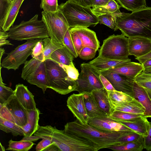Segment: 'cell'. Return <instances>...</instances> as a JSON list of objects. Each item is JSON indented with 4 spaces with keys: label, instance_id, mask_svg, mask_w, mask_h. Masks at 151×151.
I'll list each match as a JSON object with an SVG mask.
<instances>
[{
    "label": "cell",
    "instance_id": "obj_1",
    "mask_svg": "<svg viewBox=\"0 0 151 151\" xmlns=\"http://www.w3.org/2000/svg\"><path fill=\"white\" fill-rule=\"evenodd\" d=\"M64 130L68 133L88 140L94 145L98 150L119 144V139L129 130L105 132L100 131L88 123L83 124L77 119L67 123L64 126Z\"/></svg>",
    "mask_w": 151,
    "mask_h": 151
},
{
    "label": "cell",
    "instance_id": "obj_2",
    "mask_svg": "<svg viewBox=\"0 0 151 151\" xmlns=\"http://www.w3.org/2000/svg\"><path fill=\"white\" fill-rule=\"evenodd\" d=\"M116 19L118 29L126 37L139 36L151 40V7L131 13L116 14Z\"/></svg>",
    "mask_w": 151,
    "mask_h": 151
},
{
    "label": "cell",
    "instance_id": "obj_3",
    "mask_svg": "<svg viewBox=\"0 0 151 151\" xmlns=\"http://www.w3.org/2000/svg\"><path fill=\"white\" fill-rule=\"evenodd\" d=\"M58 9L66 18L69 27H95L99 23L97 17L91 7H86L67 1L59 5Z\"/></svg>",
    "mask_w": 151,
    "mask_h": 151
},
{
    "label": "cell",
    "instance_id": "obj_4",
    "mask_svg": "<svg viewBox=\"0 0 151 151\" xmlns=\"http://www.w3.org/2000/svg\"><path fill=\"white\" fill-rule=\"evenodd\" d=\"M48 81V88L62 94L66 95L76 91L77 87L76 81L68 75L60 64L50 59L45 60Z\"/></svg>",
    "mask_w": 151,
    "mask_h": 151
},
{
    "label": "cell",
    "instance_id": "obj_5",
    "mask_svg": "<svg viewBox=\"0 0 151 151\" xmlns=\"http://www.w3.org/2000/svg\"><path fill=\"white\" fill-rule=\"evenodd\" d=\"M36 14L27 21H22L17 25H12L8 32L9 37L17 41L43 39L49 37L43 21L38 19Z\"/></svg>",
    "mask_w": 151,
    "mask_h": 151
},
{
    "label": "cell",
    "instance_id": "obj_6",
    "mask_svg": "<svg viewBox=\"0 0 151 151\" xmlns=\"http://www.w3.org/2000/svg\"><path fill=\"white\" fill-rule=\"evenodd\" d=\"M129 55L128 38L122 34L109 36L103 40L98 56L116 60L125 59Z\"/></svg>",
    "mask_w": 151,
    "mask_h": 151
},
{
    "label": "cell",
    "instance_id": "obj_7",
    "mask_svg": "<svg viewBox=\"0 0 151 151\" xmlns=\"http://www.w3.org/2000/svg\"><path fill=\"white\" fill-rule=\"evenodd\" d=\"M42 19L45 24L49 37L54 42L63 43L64 36L70 28L65 17L58 9L55 12H42Z\"/></svg>",
    "mask_w": 151,
    "mask_h": 151
},
{
    "label": "cell",
    "instance_id": "obj_8",
    "mask_svg": "<svg viewBox=\"0 0 151 151\" xmlns=\"http://www.w3.org/2000/svg\"><path fill=\"white\" fill-rule=\"evenodd\" d=\"M41 39L27 40L25 43L18 45L14 50L7 53V55L0 63L2 68L8 70H14L24 64L28 57L31 55L32 50L37 43Z\"/></svg>",
    "mask_w": 151,
    "mask_h": 151
},
{
    "label": "cell",
    "instance_id": "obj_9",
    "mask_svg": "<svg viewBox=\"0 0 151 151\" xmlns=\"http://www.w3.org/2000/svg\"><path fill=\"white\" fill-rule=\"evenodd\" d=\"M80 67L81 72L76 80L77 87L76 91L81 93L104 88L97 70L89 63H83Z\"/></svg>",
    "mask_w": 151,
    "mask_h": 151
},
{
    "label": "cell",
    "instance_id": "obj_10",
    "mask_svg": "<svg viewBox=\"0 0 151 151\" xmlns=\"http://www.w3.org/2000/svg\"><path fill=\"white\" fill-rule=\"evenodd\" d=\"M27 109L20 103L14 95L4 104H0V116L21 127L28 121Z\"/></svg>",
    "mask_w": 151,
    "mask_h": 151
},
{
    "label": "cell",
    "instance_id": "obj_11",
    "mask_svg": "<svg viewBox=\"0 0 151 151\" xmlns=\"http://www.w3.org/2000/svg\"><path fill=\"white\" fill-rule=\"evenodd\" d=\"M98 71L106 78L115 89L133 97V87L134 80L124 75L107 70Z\"/></svg>",
    "mask_w": 151,
    "mask_h": 151
},
{
    "label": "cell",
    "instance_id": "obj_12",
    "mask_svg": "<svg viewBox=\"0 0 151 151\" xmlns=\"http://www.w3.org/2000/svg\"><path fill=\"white\" fill-rule=\"evenodd\" d=\"M67 106L74 116L81 124L88 123L90 118L85 107L83 93H73L67 101Z\"/></svg>",
    "mask_w": 151,
    "mask_h": 151
},
{
    "label": "cell",
    "instance_id": "obj_13",
    "mask_svg": "<svg viewBox=\"0 0 151 151\" xmlns=\"http://www.w3.org/2000/svg\"><path fill=\"white\" fill-rule=\"evenodd\" d=\"M128 38L129 55L139 57L151 51V40L139 36L132 37Z\"/></svg>",
    "mask_w": 151,
    "mask_h": 151
},
{
    "label": "cell",
    "instance_id": "obj_14",
    "mask_svg": "<svg viewBox=\"0 0 151 151\" xmlns=\"http://www.w3.org/2000/svg\"><path fill=\"white\" fill-rule=\"evenodd\" d=\"M88 124L100 131L107 132L132 130L107 117L90 119Z\"/></svg>",
    "mask_w": 151,
    "mask_h": 151
},
{
    "label": "cell",
    "instance_id": "obj_15",
    "mask_svg": "<svg viewBox=\"0 0 151 151\" xmlns=\"http://www.w3.org/2000/svg\"><path fill=\"white\" fill-rule=\"evenodd\" d=\"M14 92V95L25 109L31 110L37 108L34 96L27 86L22 84H17Z\"/></svg>",
    "mask_w": 151,
    "mask_h": 151
},
{
    "label": "cell",
    "instance_id": "obj_16",
    "mask_svg": "<svg viewBox=\"0 0 151 151\" xmlns=\"http://www.w3.org/2000/svg\"><path fill=\"white\" fill-rule=\"evenodd\" d=\"M70 28L78 35L83 47H88L98 50L100 42L95 32L86 27H76Z\"/></svg>",
    "mask_w": 151,
    "mask_h": 151
},
{
    "label": "cell",
    "instance_id": "obj_17",
    "mask_svg": "<svg viewBox=\"0 0 151 151\" xmlns=\"http://www.w3.org/2000/svg\"><path fill=\"white\" fill-rule=\"evenodd\" d=\"M26 80L30 84L41 88L45 93L48 88V81L45 62H42L38 68Z\"/></svg>",
    "mask_w": 151,
    "mask_h": 151
},
{
    "label": "cell",
    "instance_id": "obj_18",
    "mask_svg": "<svg viewBox=\"0 0 151 151\" xmlns=\"http://www.w3.org/2000/svg\"><path fill=\"white\" fill-rule=\"evenodd\" d=\"M24 0H13L10 4L2 19L0 21V27L7 32L13 25L19 9Z\"/></svg>",
    "mask_w": 151,
    "mask_h": 151
},
{
    "label": "cell",
    "instance_id": "obj_19",
    "mask_svg": "<svg viewBox=\"0 0 151 151\" xmlns=\"http://www.w3.org/2000/svg\"><path fill=\"white\" fill-rule=\"evenodd\" d=\"M144 69L142 64L130 61L106 70L121 74L134 80L135 77Z\"/></svg>",
    "mask_w": 151,
    "mask_h": 151
},
{
    "label": "cell",
    "instance_id": "obj_20",
    "mask_svg": "<svg viewBox=\"0 0 151 151\" xmlns=\"http://www.w3.org/2000/svg\"><path fill=\"white\" fill-rule=\"evenodd\" d=\"M83 93L85 107L90 119L107 117V115L99 107L91 92Z\"/></svg>",
    "mask_w": 151,
    "mask_h": 151
},
{
    "label": "cell",
    "instance_id": "obj_21",
    "mask_svg": "<svg viewBox=\"0 0 151 151\" xmlns=\"http://www.w3.org/2000/svg\"><path fill=\"white\" fill-rule=\"evenodd\" d=\"M131 61L129 58L125 59L116 60L98 56L88 63L98 71H104Z\"/></svg>",
    "mask_w": 151,
    "mask_h": 151
},
{
    "label": "cell",
    "instance_id": "obj_22",
    "mask_svg": "<svg viewBox=\"0 0 151 151\" xmlns=\"http://www.w3.org/2000/svg\"><path fill=\"white\" fill-rule=\"evenodd\" d=\"M134 97L139 102L145 109L143 116L151 117V98L147 91L135 81L133 87Z\"/></svg>",
    "mask_w": 151,
    "mask_h": 151
},
{
    "label": "cell",
    "instance_id": "obj_23",
    "mask_svg": "<svg viewBox=\"0 0 151 151\" xmlns=\"http://www.w3.org/2000/svg\"><path fill=\"white\" fill-rule=\"evenodd\" d=\"M117 122L128 127L143 137L147 135L151 124V122L148 120L147 118L143 116L133 121Z\"/></svg>",
    "mask_w": 151,
    "mask_h": 151
},
{
    "label": "cell",
    "instance_id": "obj_24",
    "mask_svg": "<svg viewBox=\"0 0 151 151\" xmlns=\"http://www.w3.org/2000/svg\"><path fill=\"white\" fill-rule=\"evenodd\" d=\"M28 121L27 123L22 127L24 132V137H29L33 135L38 130V122L40 112L37 108L35 109H27Z\"/></svg>",
    "mask_w": 151,
    "mask_h": 151
},
{
    "label": "cell",
    "instance_id": "obj_25",
    "mask_svg": "<svg viewBox=\"0 0 151 151\" xmlns=\"http://www.w3.org/2000/svg\"><path fill=\"white\" fill-rule=\"evenodd\" d=\"M111 107L112 112L117 111L132 114H143L145 110L142 105L135 99L130 101L113 105Z\"/></svg>",
    "mask_w": 151,
    "mask_h": 151
},
{
    "label": "cell",
    "instance_id": "obj_26",
    "mask_svg": "<svg viewBox=\"0 0 151 151\" xmlns=\"http://www.w3.org/2000/svg\"><path fill=\"white\" fill-rule=\"evenodd\" d=\"M91 92L101 109L106 114L107 116L110 114L112 111L108 99L107 90L103 88L94 90Z\"/></svg>",
    "mask_w": 151,
    "mask_h": 151
},
{
    "label": "cell",
    "instance_id": "obj_27",
    "mask_svg": "<svg viewBox=\"0 0 151 151\" xmlns=\"http://www.w3.org/2000/svg\"><path fill=\"white\" fill-rule=\"evenodd\" d=\"M74 57L66 46L64 44L52 54L50 59L56 62L67 65H74Z\"/></svg>",
    "mask_w": 151,
    "mask_h": 151
},
{
    "label": "cell",
    "instance_id": "obj_28",
    "mask_svg": "<svg viewBox=\"0 0 151 151\" xmlns=\"http://www.w3.org/2000/svg\"><path fill=\"white\" fill-rule=\"evenodd\" d=\"M0 129L14 136L24 137V132L22 127L0 116Z\"/></svg>",
    "mask_w": 151,
    "mask_h": 151
},
{
    "label": "cell",
    "instance_id": "obj_29",
    "mask_svg": "<svg viewBox=\"0 0 151 151\" xmlns=\"http://www.w3.org/2000/svg\"><path fill=\"white\" fill-rule=\"evenodd\" d=\"M143 139L126 142L111 146L107 148L117 151H142L143 148Z\"/></svg>",
    "mask_w": 151,
    "mask_h": 151
},
{
    "label": "cell",
    "instance_id": "obj_30",
    "mask_svg": "<svg viewBox=\"0 0 151 151\" xmlns=\"http://www.w3.org/2000/svg\"><path fill=\"white\" fill-rule=\"evenodd\" d=\"M143 114H135L120 111H113L107 117L116 122H132L141 118Z\"/></svg>",
    "mask_w": 151,
    "mask_h": 151
},
{
    "label": "cell",
    "instance_id": "obj_31",
    "mask_svg": "<svg viewBox=\"0 0 151 151\" xmlns=\"http://www.w3.org/2000/svg\"><path fill=\"white\" fill-rule=\"evenodd\" d=\"M121 6L115 0H111L106 5L91 8L93 13L97 17L103 14L111 13L120 14L122 12L119 9Z\"/></svg>",
    "mask_w": 151,
    "mask_h": 151
},
{
    "label": "cell",
    "instance_id": "obj_32",
    "mask_svg": "<svg viewBox=\"0 0 151 151\" xmlns=\"http://www.w3.org/2000/svg\"><path fill=\"white\" fill-rule=\"evenodd\" d=\"M107 91L111 106L118 104L130 101L135 99L123 92L116 90H107Z\"/></svg>",
    "mask_w": 151,
    "mask_h": 151
},
{
    "label": "cell",
    "instance_id": "obj_33",
    "mask_svg": "<svg viewBox=\"0 0 151 151\" xmlns=\"http://www.w3.org/2000/svg\"><path fill=\"white\" fill-rule=\"evenodd\" d=\"M121 7L132 12L146 7V0H116Z\"/></svg>",
    "mask_w": 151,
    "mask_h": 151
},
{
    "label": "cell",
    "instance_id": "obj_34",
    "mask_svg": "<svg viewBox=\"0 0 151 151\" xmlns=\"http://www.w3.org/2000/svg\"><path fill=\"white\" fill-rule=\"evenodd\" d=\"M35 145L32 141L21 140L15 141L10 140L9 142L8 147L6 150L16 151H27L30 150Z\"/></svg>",
    "mask_w": 151,
    "mask_h": 151
},
{
    "label": "cell",
    "instance_id": "obj_35",
    "mask_svg": "<svg viewBox=\"0 0 151 151\" xmlns=\"http://www.w3.org/2000/svg\"><path fill=\"white\" fill-rule=\"evenodd\" d=\"M42 62L34 58L27 60L24 64L22 69L21 77L24 80L32 74L39 66Z\"/></svg>",
    "mask_w": 151,
    "mask_h": 151
},
{
    "label": "cell",
    "instance_id": "obj_36",
    "mask_svg": "<svg viewBox=\"0 0 151 151\" xmlns=\"http://www.w3.org/2000/svg\"><path fill=\"white\" fill-rule=\"evenodd\" d=\"M42 40L45 60L50 59L52 53L64 44L58 42H54L50 37L46 38Z\"/></svg>",
    "mask_w": 151,
    "mask_h": 151
},
{
    "label": "cell",
    "instance_id": "obj_37",
    "mask_svg": "<svg viewBox=\"0 0 151 151\" xmlns=\"http://www.w3.org/2000/svg\"><path fill=\"white\" fill-rule=\"evenodd\" d=\"M134 81L147 91L151 98V74L142 72L135 77Z\"/></svg>",
    "mask_w": 151,
    "mask_h": 151
},
{
    "label": "cell",
    "instance_id": "obj_38",
    "mask_svg": "<svg viewBox=\"0 0 151 151\" xmlns=\"http://www.w3.org/2000/svg\"><path fill=\"white\" fill-rule=\"evenodd\" d=\"M1 66H0V104H4L12 97L14 95V90L6 86L1 76Z\"/></svg>",
    "mask_w": 151,
    "mask_h": 151
},
{
    "label": "cell",
    "instance_id": "obj_39",
    "mask_svg": "<svg viewBox=\"0 0 151 151\" xmlns=\"http://www.w3.org/2000/svg\"><path fill=\"white\" fill-rule=\"evenodd\" d=\"M116 14H105L97 16L99 23L105 24L114 31L118 29L116 22Z\"/></svg>",
    "mask_w": 151,
    "mask_h": 151
},
{
    "label": "cell",
    "instance_id": "obj_40",
    "mask_svg": "<svg viewBox=\"0 0 151 151\" xmlns=\"http://www.w3.org/2000/svg\"><path fill=\"white\" fill-rule=\"evenodd\" d=\"M42 139L36 147V151H60L50 138L44 137Z\"/></svg>",
    "mask_w": 151,
    "mask_h": 151
},
{
    "label": "cell",
    "instance_id": "obj_41",
    "mask_svg": "<svg viewBox=\"0 0 151 151\" xmlns=\"http://www.w3.org/2000/svg\"><path fill=\"white\" fill-rule=\"evenodd\" d=\"M42 39L38 42L33 48L31 55L33 58L42 62L45 61Z\"/></svg>",
    "mask_w": 151,
    "mask_h": 151
},
{
    "label": "cell",
    "instance_id": "obj_42",
    "mask_svg": "<svg viewBox=\"0 0 151 151\" xmlns=\"http://www.w3.org/2000/svg\"><path fill=\"white\" fill-rule=\"evenodd\" d=\"M44 11L47 12H55L58 10L57 0H41L40 5Z\"/></svg>",
    "mask_w": 151,
    "mask_h": 151
},
{
    "label": "cell",
    "instance_id": "obj_43",
    "mask_svg": "<svg viewBox=\"0 0 151 151\" xmlns=\"http://www.w3.org/2000/svg\"><path fill=\"white\" fill-rule=\"evenodd\" d=\"M63 43L70 52L74 58H76L78 56L72 39L69 28L64 36Z\"/></svg>",
    "mask_w": 151,
    "mask_h": 151
},
{
    "label": "cell",
    "instance_id": "obj_44",
    "mask_svg": "<svg viewBox=\"0 0 151 151\" xmlns=\"http://www.w3.org/2000/svg\"><path fill=\"white\" fill-rule=\"evenodd\" d=\"M97 51L94 48L84 46L81 50L78 55V56L81 59L83 60L91 59L95 57Z\"/></svg>",
    "mask_w": 151,
    "mask_h": 151
},
{
    "label": "cell",
    "instance_id": "obj_45",
    "mask_svg": "<svg viewBox=\"0 0 151 151\" xmlns=\"http://www.w3.org/2000/svg\"><path fill=\"white\" fill-rule=\"evenodd\" d=\"M69 31L78 55L83 47L82 41L78 35L75 32L70 28Z\"/></svg>",
    "mask_w": 151,
    "mask_h": 151
},
{
    "label": "cell",
    "instance_id": "obj_46",
    "mask_svg": "<svg viewBox=\"0 0 151 151\" xmlns=\"http://www.w3.org/2000/svg\"><path fill=\"white\" fill-rule=\"evenodd\" d=\"M60 64L64 69L70 78L75 81L78 78L79 73L74 65H67Z\"/></svg>",
    "mask_w": 151,
    "mask_h": 151
},
{
    "label": "cell",
    "instance_id": "obj_47",
    "mask_svg": "<svg viewBox=\"0 0 151 151\" xmlns=\"http://www.w3.org/2000/svg\"><path fill=\"white\" fill-rule=\"evenodd\" d=\"M9 37L8 32L4 31L0 27V47L4 45H13L10 41L6 39Z\"/></svg>",
    "mask_w": 151,
    "mask_h": 151
},
{
    "label": "cell",
    "instance_id": "obj_48",
    "mask_svg": "<svg viewBox=\"0 0 151 151\" xmlns=\"http://www.w3.org/2000/svg\"><path fill=\"white\" fill-rule=\"evenodd\" d=\"M10 4L9 0H0V21L4 18Z\"/></svg>",
    "mask_w": 151,
    "mask_h": 151
},
{
    "label": "cell",
    "instance_id": "obj_49",
    "mask_svg": "<svg viewBox=\"0 0 151 151\" xmlns=\"http://www.w3.org/2000/svg\"><path fill=\"white\" fill-rule=\"evenodd\" d=\"M143 148L147 151H151V122L147 135L143 137Z\"/></svg>",
    "mask_w": 151,
    "mask_h": 151
},
{
    "label": "cell",
    "instance_id": "obj_50",
    "mask_svg": "<svg viewBox=\"0 0 151 151\" xmlns=\"http://www.w3.org/2000/svg\"><path fill=\"white\" fill-rule=\"evenodd\" d=\"M99 74V78L104 88L108 91L115 90L108 80L103 75Z\"/></svg>",
    "mask_w": 151,
    "mask_h": 151
},
{
    "label": "cell",
    "instance_id": "obj_51",
    "mask_svg": "<svg viewBox=\"0 0 151 151\" xmlns=\"http://www.w3.org/2000/svg\"><path fill=\"white\" fill-rule=\"evenodd\" d=\"M73 2L86 7H91L93 0H70Z\"/></svg>",
    "mask_w": 151,
    "mask_h": 151
},
{
    "label": "cell",
    "instance_id": "obj_52",
    "mask_svg": "<svg viewBox=\"0 0 151 151\" xmlns=\"http://www.w3.org/2000/svg\"><path fill=\"white\" fill-rule=\"evenodd\" d=\"M111 0H93L91 7H96L106 5Z\"/></svg>",
    "mask_w": 151,
    "mask_h": 151
},
{
    "label": "cell",
    "instance_id": "obj_53",
    "mask_svg": "<svg viewBox=\"0 0 151 151\" xmlns=\"http://www.w3.org/2000/svg\"><path fill=\"white\" fill-rule=\"evenodd\" d=\"M151 59V51L147 54L143 56L136 57L135 59L138 60L141 64H143L146 61Z\"/></svg>",
    "mask_w": 151,
    "mask_h": 151
},
{
    "label": "cell",
    "instance_id": "obj_54",
    "mask_svg": "<svg viewBox=\"0 0 151 151\" xmlns=\"http://www.w3.org/2000/svg\"><path fill=\"white\" fill-rule=\"evenodd\" d=\"M142 64L144 68L143 70H151V59L146 61Z\"/></svg>",
    "mask_w": 151,
    "mask_h": 151
},
{
    "label": "cell",
    "instance_id": "obj_55",
    "mask_svg": "<svg viewBox=\"0 0 151 151\" xmlns=\"http://www.w3.org/2000/svg\"><path fill=\"white\" fill-rule=\"evenodd\" d=\"M5 50L3 48L0 47V62H1V59L3 55L5 53Z\"/></svg>",
    "mask_w": 151,
    "mask_h": 151
},
{
    "label": "cell",
    "instance_id": "obj_56",
    "mask_svg": "<svg viewBox=\"0 0 151 151\" xmlns=\"http://www.w3.org/2000/svg\"><path fill=\"white\" fill-rule=\"evenodd\" d=\"M142 72L148 74H151V70L144 71L143 70Z\"/></svg>",
    "mask_w": 151,
    "mask_h": 151
},
{
    "label": "cell",
    "instance_id": "obj_57",
    "mask_svg": "<svg viewBox=\"0 0 151 151\" xmlns=\"http://www.w3.org/2000/svg\"><path fill=\"white\" fill-rule=\"evenodd\" d=\"M5 150V149L4 147L0 143V151H4Z\"/></svg>",
    "mask_w": 151,
    "mask_h": 151
},
{
    "label": "cell",
    "instance_id": "obj_58",
    "mask_svg": "<svg viewBox=\"0 0 151 151\" xmlns=\"http://www.w3.org/2000/svg\"><path fill=\"white\" fill-rule=\"evenodd\" d=\"M13 1V0H9V2L10 3Z\"/></svg>",
    "mask_w": 151,
    "mask_h": 151
}]
</instances>
